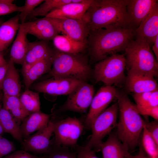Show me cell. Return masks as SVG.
<instances>
[{
	"mask_svg": "<svg viewBox=\"0 0 158 158\" xmlns=\"http://www.w3.org/2000/svg\"><path fill=\"white\" fill-rule=\"evenodd\" d=\"M126 59L123 54L111 55L97 63L94 70L95 79L105 85L121 86L125 83L126 76Z\"/></svg>",
	"mask_w": 158,
	"mask_h": 158,
	"instance_id": "obj_6",
	"label": "cell"
},
{
	"mask_svg": "<svg viewBox=\"0 0 158 158\" xmlns=\"http://www.w3.org/2000/svg\"><path fill=\"white\" fill-rule=\"evenodd\" d=\"M117 90L114 86L101 87L93 98L89 112L84 122V126L89 129L94 119L106 109L116 97Z\"/></svg>",
	"mask_w": 158,
	"mask_h": 158,
	"instance_id": "obj_12",
	"label": "cell"
},
{
	"mask_svg": "<svg viewBox=\"0 0 158 158\" xmlns=\"http://www.w3.org/2000/svg\"><path fill=\"white\" fill-rule=\"evenodd\" d=\"M48 150L41 158H77L76 151L71 148L55 144L51 140Z\"/></svg>",
	"mask_w": 158,
	"mask_h": 158,
	"instance_id": "obj_31",
	"label": "cell"
},
{
	"mask_svg": "<svg viewBox=\"0 0 158 158\" xmlns=\"http://www.w3.org/2000/svg\"><path fill=\"white\" fill-rule=\"evenodd\" d=\"M20 21L18 14L0 26V52L5 49L12 41L19 28Z\"/></svg>",
	"mask_w": 158,
	"mask_h": 158,
	"instance_id": "obj_25",
	"label": "cell"
},
{
	"mask_svg": "<svg viewBox=\"0 0 158 158\" xmlns=\"http://www.w3.org/2000/svg\"><path fill=\"white\" fill-rule=\"evenodd\" d=\"M2 158H41V157L32 154L22 150L14 151Z\"/></svg>",
	"mask_w": 158,
	"mask_h": 158,
	"instance_id": "obj_40",
	"label": "cell"
},
{
	"mask_svg": "<svg viewBox=\"0 0 158 158\" xmlns=\"http://www.w3.org/2000/svg\"><path fill=\"white\" fill-rule=\"evenodd\" d=\"M16 149L13 142L3 137L0 144V158H2L13 152Z\"/></svg>",
	"mask_w": 158,
	"mask_h": 158,
	"instance_id": "obj_37",
	"label": "cell"
},
{
	"mask_svg": "<svg viewBox=\"0 0 158 158\" xmlns=\"http://www.w3.org/2000/svg\"><path fill=\"white\" fill-rule=\"evenodd\" d=\"M55 47L60 51L70 54H79L87 46V42H79L65 35H58L53 39Z\"/></svg>",
	"mask_w": 158,
	"mask_h": 158,
	"instance_id": "obj_26",
	"label": "cell"
},
{
	"mask_svg": "<svg viewBox=\"0 0 158 158\" xmlns=\"http://www.w3.org/2000/svg\"><path fill=\"white\" fill-rule=\"evenodd\" d=\"M19 98L23 107L30 114L40 111V102L38 92L26 89L20 95Z\"/></svg>",
	"mask_w": 158,
	"mask_h": 158,
	"instance_id": "obj_29",
	"label": "cell"
},
{
	"mask_svg": "<svg viewBox=\"0 0 158 158\" xmlns=\"http://www.w3.org/2000/svg\"><path fill=\"white\" fill-rule=\"evenodd\" d=\"M0 123L4 133L10 134L17 140L21 143L22 142L23 138L20 125L11 113L3 107L0 109Z\"/></svg>",
	"mask_w": 158,
	"mask_h": 158,
	"instance_id": "obj_28",
	"label": "cell"
},
{
	"mask_svg": "<svg viewBox=\"0 0 158 158\" xmlns=\"http://www.w3.org/2000/svg\"><path fill=\"white\" fill-rule=\"evenodd\" d=\"M54 52L49 47L47 41L40 40L29 42L22 65V73L37 62L52 57Z\"/></svg>",
	"mask_w": 158,
	"mask_h": 158,
	"instance_id": "obj_18",
	"label": "cell"
},
{
	"mask_svg": "<svg viewBox=\"0 0 158 158\" xmlns=\"http://www.w3.org/2000/svg\"><path fill=\"white\" fill-rule=\"evenodd\" d=\"M54 126V122L50 119L45 127L23 140L21 143L23 150L37 154L45 153L51 146Z\"/></svg>",
	"mask_w": 158,
	"mask_h": 158,
	"instance_id": "obj_13",
	"label": "cell"
},
{
	"mask_svg": "<svg viewBox=\"0 0 158 158\" xmlns=\"http://www.w3.org/2000/svg\"><path fill=\"white\" fill-rule=\"evenodd\" d=\"M83 82L70 78L51 77L33 84L32 88L38 92L51 95H68Z\"/></svg>",
	"mask_w": 158,
	"mask_h": 158,
	"instance_id": "obj_10",
	"label": "cell"
},
{
	"mask_svg": "<svg viewBox=\"0 0 158 158\" xmlns=\"http://www.w3.org/2000/svg\"><path fill=\"white\" fill-rule=\"evenodd\" d=\"M125 83L127 90L134 94L158 90L157 83L154 77L129 71Z\"/></svg>",
	"mask_w": 158,
	"mask_h": 158,
	"instance_id": "obj_17",
	"label": "cell"
},
{
	"mask_svg": "<svg viewBox=\"0 0 158 158\" xmlns=\"http://www.w3.org/2000/svg\"><path fill=\"white\" fill-rule=\"evenodd\" d=\"M71 2V0H44L31 12L27 18H32L39 16L45 17L54 10Z\"/></svg>",
	"mask_w": 158,
	"mask_h": 158,
	"instance_id": "obj_30",
	"label": "cell"
},
{
	"mask_svg": "<svg viewBox=\"0 0 158 158\" xmlns=\"http://www.w3.org/2000/svg\"><path fill=\"white\" fill-rule=\"evenodd\" d=\"M141 146L146 154L152 158H158V144L144 126L141 134Z\"/></svg>",
	"mask_w": 158,
	"mask_h": 158,
	"instance_id": "obj_32",
	"label": "cell"
},
{
	"mask_svg": "<svg viewBox=\"0 0 158 158\" xmlns=\"http://www.w3.org/2000/svg\"><path fill=\"white\" fill-rule=\"evenodd\" d=\"M136 105L140 115L149 116L153 118L154 120H158V106L149 107Z\"/></svg>",
	"mask_w": 158,
	"mask_h": 158,
	"instance_id": "obj_38",
	"label": "cell"
},
{
	"mask_svg": "<svg viewBox=\"0 0 158 158\" xmlns=\"http://www.w3.org/2000/svg\"><path fill=\"white\" fill-rule=\"evenodd\" d=\"M14 63L10 58L8 67L2 85L3 95L19 96L21 84L17 70Z\"/></svg>",
	"mask_w": 158,
	"mask_h": 158,
	"instance_id": "obj_22",
	"label": "cell"
},
{
	"mask_svg": "<svg viewBox=\"0 0 158 158\" xmlns=\"http://www.w3.org/2000/svg\"><path fill=\"white\" fill-rule=\"evenodd\" d=\"M53 57L37 62L22 73L25 90L29 89L36 80L50 71L52 65Z\"/></svg>",
	"mask_w": 158,
	"mask_h": 158,
	"instance_id": "obj_23",
	"label": "cell"
},
{
	"mask_svg": "<svg viewBox=\"0 0 158 158\" xmlns=\"http://www.w3.org/2000/svg\"><path fill=\"white\" fill-rule=\"evenodd\" d=\"M127 2V0H94L83 19L90 32L102 28H129Z\"/></svg>",
	"mask_w": 158,
	"mask_h": 158,
	"instance_id": "obj_1",
	"label": "cell"
},
{
	"mask_svg": "<svg viewBox=\"0 0 158 158\" xmlns=\"http://www.w3.org/2000/svg\"><path fill=\"white\" fill-rule=\"evenodd\" d=\"M17 34L11 47L10 58L14 63L22 65L26 55L29 42L27 33L20 26Z\"/></svg>",
	"mask_w": 158,
	"mask_h": 158,
	"instance_id": "obj_24",
	"label": "cell"
},
{
	"mask_svg": "<svg viewBox=\"0 0 158 158\" xmlns=\"http://www.w3.org/2000/svg\"><path fill=\"white\" fill-rule=\"evenodd\" d=\"M118 111L117 102L106 109L94 119L90 128L91 135L85 146L95 152L101 151L102 139L109 135L111 131L116 126Z\"/></svg>",
	"mask_w": 158,
	"mask_h": 158,
	"instance_id": "obj_7",
	"label": "cell"
},
{
	"mask_svg": "<svg viewBox=\"0 0 158 158\" xmlns=\"http://www.w3.org/2000/svg\"><path fill=\"white\" fill-rule=\"evenodd\" d=\"M94 94L93 86L83 82L68 95L66 100L59 110L84 113L90 107Z\"/></svg>",
	"mask_w": 158,
	"mask_h": 158,
	"instance_id": "obj_9",
	"label": "cell"
},
{
	"mask_svg": "<svg viewBox=\"0 0 158 158\" xmlns=\"http://www.w3.org/2000/svg\"><path fill=\"white\" fill-rule=\"evenodd\" d=\"M145 126L146 129L158 144V120L149 122L145 121Z\"/></svg>",
	"mask_w": 158,
	"mask_h": 158,
	"instance_id": "obj_39",
	"label": "cell"
},
{
	"mask_svg": "<svg viewBox=\"0 0 158 158\" xmlns=\"http://www.w3.org/2000/svg\"><path fill=\"white\" fill-rule=\"evenodd\" d=\"M152 47L153 54L158 61V35L156 37Z\"/></svg>",
	"mask_w": 158,
	"mask_h": 158,
	"instance_id": "obj_43",
	"label": "cell"
},
{
	"mask_svg": "<svg viewBox=\"0 0 158 158\" xmlns=\"http://www.w3.org/2000/svg\"><path fill=\"white\" fill-rule=\"evenodd\" d=\"M116 97L119 113L116 134L129 150H133L140 142L145 120L141 117L136 104L131 101L126 94L117 90Z\"/></svg>",
	"mask_w": 158,
	"mask_h": 158,
	"instance_id": "obj_3",
	"label": "cell"
},
{
	"mask_svg": "<svg viewBox=\"0 0 158 158\" xmlns=\"http://www.w3.org/2000/svg\"><path fill=\"white\" fill-rule=\"evenodd\" d=\"M4 59V56L1 52H0V66H4L8 63Z\"/></svg>",
	"mask_w": 158,
	"mask_h": 158,
	"instance_id": "obj_44",
	"label": "cell"
},
{
	"mask_svg": "<svg viewBox=\"0 0 158 158\" xmlns=\"http://www.w3.org/2000/svg\"><path fill=\"white\" fill-rule=\"evenodd\" d=\"M2 102L3 108L8 111L20 125L30 114L23 106L19 96L3 95Z\"/></svg>",
	"mask_w": 158,
	"mask_h": 158,
	"instance_id": "obj_27",
	"label": "cell"
},
{
	"mask_svg": "<svg viewBox=\"0 0 158 158\" xmlns=\"http://www.w3.org/2000/svg\"><path fill=\"white\" fill-rule=\"evenodd\" d=\"M49 18L59 34L77 41H87L90 30L87 23L83 19Z\"/></svg>",
	"mask_w": 158,
	"mask_h": 158,
	"instance_id": "obj_11",
	"label": "cell"
},
{
	"mask_svg": "<svg viewBox=\"0 0 158 158\" xmlns=\"http://www.w3.org/2000/svg\"><path fill=\"white\" fill-rule=\"evenodd\" d=\"M4 133V129L0 123V135H2Z\"/></svg>",
	"mask_w": 158,
	"mask_h": 158,
	"instance_id": "obj_46",
	"label": "cell"
},
{
	"mask_svg": "<svg viewBox=\"0 0 158 158\" xmlns=\"http://www.w3.org/2000/svg\"><path fill=\"white\" fill-rule=\"evenodd\" d=\"M51 116V115L40 111L30 114L25 118L20 126L23 138L25 139L33 132L45 127L49 121Z\"/></svg>",
	"mask_w": 158,
	"mask_h": 158,
	"instance_id": "obj_20",
	"label": "cell"
},
{
	"mask_svg": "<svg viewBox=\"0 0 158 158\" xmlns=\"http://www.w3.org/2000/svg\"><path fill=\"white\" fill-rule=\"evenodd\" d=\"M74 150L77 153V158H99L95 152L85 146L78 145Z\"/></svg>",
	"mask_w": 158,
	"mask_h": 158,
	"instance_id": "obj_36",
	"label": "cell"
},
{
	"mask_svg": "<svg viewBox=\"0 0 158 158\" xmlns=\"http://www.w3.org/2000/svg\"><path fill=\"white\" fill-rule=\"evenodd\" d=\"M134 30L129 28H102L90 32L87 40L92 59L100 61L124 51L135 37Z\"/></svg>",
	"mask_w": 158,
	"mask_h": 158,
	"instance_id": "obj_2",
	"label": "cell"
},
{
	"mask_svg": "<svg viewBox=\"0 0 158 158\" xmlns=\"http://www.w3.org/2000/svg\"><path fill=\"white\" fill-rule=\"evenodd\" d=\"M3 97V93L1 92V90H0V109L2 108L1 105V102L2 101Z\"/></svg>",
	"mask_w": 158,
	"mask_h": 158,
	"instance_id": "obj_45",
	"label": "cell"
},
{
	"mask_svg": "<svg viewBox=\"0 0 158 158\" xmlns=\"http://www.w3.org/2000/svg\"><path fill=\"white\" fill-rule=\"evenodd\" d=\"M54 123L51 140L55 145L74 149L85 127L81 121L75 117H68L60 120L51 119Z\"/></svg>",
	"mask_w": 158,
	"mask_h": 158,
	"instance_id": "obj_8",
	"label": "cell"
},
{
	"mask_svg": "<svg viewBox=\"0 0 158 158\" xmlns=\"http://www.w3.org/2000/svg\"><path fill=\"white\" fill-rule=\"evenodd\" d=\"M152 92L134 94L133 97L136 103V105L144 107L158 106L157 98L152 94Z\"/></svg>",
	"mask_w": 158,
	"mask_h": 158,
	"instance_id": "obj_33",
	"label": "cell"
},
{
	"mask_svg": "<svg viewBox=\"0 0 158 158\" xmlns=\"http://www.w3.org/2000/svg\"><path fill=\"white\" fill-rule=\"evenodd\" d=\"M128 158H152L148 156L145 152L141 145H140L138 154L135 155H132L130 154Z\"/></svg>",
	"mask_w": 158,
	"mask_h": 158,
	"instance_id": "obj_42",
	"label": "cell"
},
{
	"mask_svg": "<svg viewBox=\"0 0 158 158\" xmlns=\"http://www.w3.org/2000/svg\"><path fill=\"white\" fill-rule=\"evenodd\" d=\"M157 0H127V14L129 28L134 30L147 16Z\"/></svg>",
	"mask_w": 158,
	"mask_h": 158,
	"instance_id": "obj_14",
	"label": "cell"
},
{
	"mask_svg": "<svg viewBox=\"0 0 158 158\" xmlns=\"http://www.w3.org/2000/svg\"><path fill=\"white\" fill-rule=\"evenodd\" d=\"M94 0H85L81 3H70L54 10L45 17L54 18L83 19Z\"/></svg>",
	"mask_w": 158,
	"mask_h": 158,
	"instance_id": "obj_19",
	"label": "cell"
},
{
	"mask_svg": "<svg viewBox=\"0 0 158 158\" xmlns=\"http://www.w3.org/2000/svg\"><path fill=\"white\" fill-rule=\"evenodd\" d=\"M8 65V62L7 64L0 66V90H2V83L6 72Z\"/></svg>",
	"mask_w": 158,
	"mask_h": 158,
	"instance_id": "obj_41",
	"label": "cell"
},
{
	"mask_svg": "<svg viewBox=\"0 0 158 158\" xmlns=\"http://www.w3.org/2000/svg\"><path fill=\"white\" fill-rule=\"evenodd\" d=\"M124 52L128 71L154 78L158 76V61L147 43L133 39L129 42Z\"/></svg>",
	"mask_w": 158,
	"mask_h": 158,
	"instance_id": "obj_4",
	"label": "cell"
},
{
	"mask_svg": "<svg viewBox=\"0 0 158 158\" xmlns=\"http://www.w3.org/2000/svg\"><path fill=\"white\" fill-rule=\"evenodd\" d=\"M44 1L43 0H26L24 5L22 6V10L19 14L21 23L25 22L29 15Z\"/></svg>",
	"mask_w": 158,
	"mask_h": 158,
	"instance_id": "obj_34",
	"label": "cell"
},
{
	"mask_svg": "<svg viewBox=\"0 0 158 158\" xmlns=\"http://www.w3.org/2000/svg\"><path fill=\"white\" fill-rule=\"evenodd\" d=\"M101 147L103 158H128L130 154L128 147L118 138L116 134H111Z\"/></svg>",
	"mask_w": 158,
	"mask_h": 158,
	"instance_id": "obj_21",
	"label": "cell"
},
{
	"mask_svg": "<svg viewBox=\"0 0 158 158\" xmlns=\"http://www.w3.org/2000/svg\"><path fill=\"white\" fill-rule=\"evenodd\" d=\"M135 39L143 41L152 47L158 35V3L134 30Z\"/></svg>",
	"mask_w": 158,
	"mask_h": 158,
	"instance_id": "obj_16",
	"label": "cell"
},
{
	"mask_svg": "<svg viewBox=\"0 0 158 158\" xmlns=\"http://www.w3.org/2000/svg\"><path fill=\"white\" fill-rule=\"evenodd\" d=\"M20 26L27 34L33 35L40 40H53L59 33L49 18L44 17L35 20L25 22Z\"/></svg>",
	"mask_w": 158,
	"mask_h": 158,
	"instance_id": "obj_15",
	"label": "cell"
},
{
	"mask_svg": "<svg viewBox=\"0 0 158 158\" xmlns=\"http://www.w3.org/2000/svg\"><path fill=\"white\" fill-rule=\"evenodd\" d=\"M51 77L74 79L86 82L91 74L87 62L78 54L55 51L49 72Z\"/></svg>",
	"mask_w": 158,
	"mask_h": 158,
	"instance_id": "obj_5",
	"label": "cell"
},
{
	"mask_svg": "<svg viewBox=\"0 0 158 158\" xmlns=\"http://www.w3.org/2000/svg\"><path fill=\"white\" fill-rule=\"evenodd\" d=\"M13 0H0V16L16 12H20L22 6L13 3Z\"/></svg>",
	"mask_w": 158,
	"mask_h": 158,
	"instance_id": "obj_35",
	"label": "cell"
},
{
	"mask_svg": "<svg viewBox=\"0 0 158 158\" xmlns=\"http://www.w3.org/2000/svg\"><path fill=\"white\" fill-rule=\"evenodd\" d=\"M3 23L2 21L1 20H0V26Z\"/></svg>",
	"mask_w": 158,
	"mask_h": 158,
	"instance_id": "obj_47",
	"label": "cell"
}]
</instances>
